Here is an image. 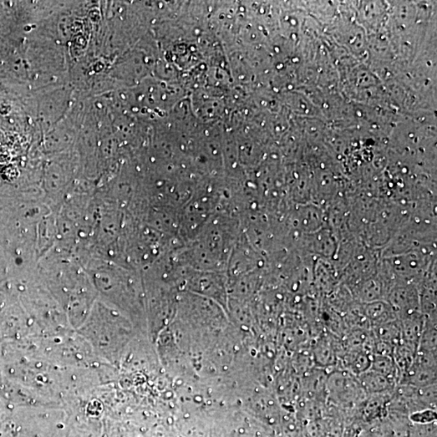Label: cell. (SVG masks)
<instances>
[{
  "label": "cell",
  "instance_id": "1",
  "mask_svg": "<svg viewBox=\"0 0 437 437\" xmlns=\"http://www.w3.org/2000/svg\"><path fill=\"white\" fill-rule=\"evenodd\" d=\"M327 380L329 393L334 401H355L360 397V392L364 391L360 382L355 380L350 375L333 374Z\"/></svg>",
  "mask_w": 437,
  "mask_h": 437
},
{
  "label": "cell",
  "instance_id": "2",
  "mask_svg": "<svg viewBox=\"0 0 437 437\" xmlns=\"http://www.w3.org/2000/svg\"><path fill=\"white\" fill-rule=\"evenodd\" d=\"M360 384L370 394H387L395 387V382L369 369L359 375Z\"/></svg>",
  "mask_w": 437,
  "mask_h": 437
},
{
  "label": "cell",
  "instance_id": "3",
  "mask_svg": "<svg viewBox=\"0 0 437 437\" xmlns=\"http://www.w3.org/2000/svg\"><path fill=\"white\" fill-rule=\"evenodd\" d=\"M370 369L375 371L385 377L396 382L398 377L397 365L388 355H376L372 362H371Z\"/></svg>",
  "mask_w": 437,
  "mask_h": 437
}]
</instances>
